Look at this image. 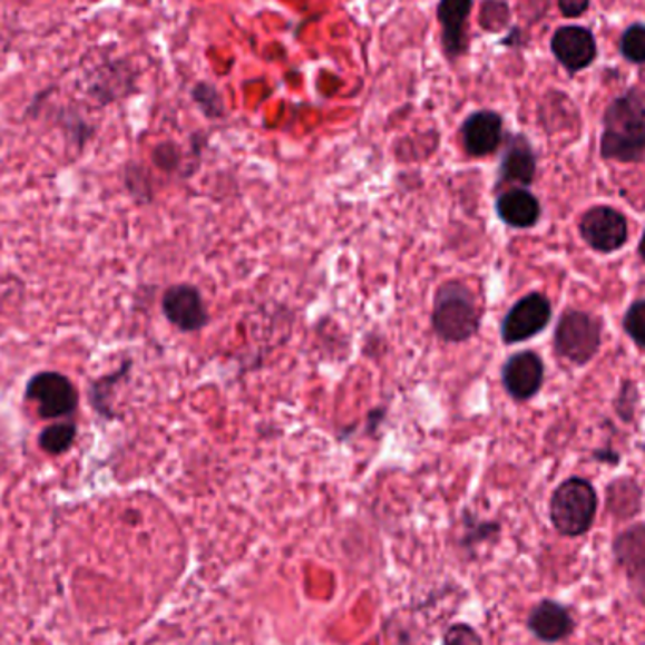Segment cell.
<instances>
[{
	"mask_svg": "<svg viewBox=\"0 0 645 645\" xmlns=\"http://www.w3.org/2000/svg\"><path fill=\"white\" fill-rule=\"evenodd\" d=\"M600 154L606 159L638 163L645 157V92L620 95L604 114Z\"/></svg>",
	"mask_w": 645,
	"mask_h": 645,
	"instance_id": "1",
	"label": "cell"
},
{
	"mask_svg": "<svg viewBox=\"0 0 645 645\" xmlns=\"http://www.w3.org/2000/svg\"><path fill=\"white\" fill-rule=\"evenodd\" d=\"M480 325L481 307L472 290L459 280L442 283L432 307V329L438 339L449 344H461L473 339Z\"/></svg>",
	"mask_w": 645,
	"mask_h": 645,
	"instance_id": "2",
	"label": "cell"
},
{
	"mask_svg": "<svg viewBox=\"0 0 645 645\" xmlns=\"http://www.w3.org/2000/svg\"><path fill=\"white\" fill-rule=\"evenodd\" d=\"M596 514V492L589 481L571 478L557 487L551 498V521L560 535L587 532Z\"/></svg>",
	"mask_w": 645,
	"mask_h": 645,
	"instance_id": "3",
	"label": "cell"
},
{
	"mask_svg": "<svg viewBox=\"0 0 645 645\" xmlns=\"http://www.w3.org/2000/svg\"><path fill=\"white\" fill-rule=\"evenodd\" d=\"M27 400L35 402L38 416L43 419H59L72 416L80 402L75 383L67 375L53 370L32 375L26 389Z\"/></svg>",
	"mask_w": 645,
	"mask_h": 645,
	"instance_id": "4",
	"label": "cell"
},
{
	"mask_svg": "<svg viewBox=\"0 0 645 645\" xmlns=\"http://www.w3.org/2000/svg\"><path fill=\"white\" fill-rule=\"evenodd\" d=\"M600 348V321L585 312H566L555 331V350L576 364H585Z\"/></svg>",
	"mask_w": 645,
	"mask_h": 645,
	"instance_id": "5",
	"label": "cell"
},
{
	"mask_svg": "<svg viewBox=\"0 0 645 645\" xmlns=\"http://www.w3.org/2000/svg\"><path fill=\"white\" fill-rule=\"evenodd\" d=\"M549 320H551V304L547 301V296L530 293L510 307V312L502 321L500 334L505 344H519L544 331Z\"/></svg>",
	"mask_w": 645,
	"mask_h": 645,
	"instance_id": "6",
	"label": "cell"
},
{
	"mask_svg": "<svg viewBox=\"0 0 645 645\" xmlns=\"http://www.w3.org/2000/svg\"><path fill=\"white\" fill-rule=\"evenodd\" d=\"M579 231L596 252L612 253L627 242V219L617 209L595 206L582 217Z\"/></svg>",
	"mask_w": 645,
	"mask_h": 645,
	"instance_id": "7",
	"label": "cell"
},
{
	"mask_svg": "<svg viewBox=\"0 0 645 645\" xmlns=\"http://www.w3.org/2000/svg\"><path fill=\"white\" fill-rule=\"evenodd\" d=\"M163 314L182 332H197L208 325V310L204 306L203 295L189 283H179L165 291Z\"/></svg>",
	"mask_w": 645,
	"mask_h": 645,
	"instance_id": "8",
	"label": "cell"
},
{
	"mask_svg": "<svg viewBox=\"0 0 645 645\" xmlns=\"http://www.w3.org/2000/svg\"><path fill=\"white\" fill-rule=\"evenodd\" d=\"M541 381H544V363L535 351L516 353L502 367V383L511 399H532L540 391Z\"/></svg>",
	"mask_w": 645,
	"mask_h": 645,
	"instance_id": "9",
	"label": "cell"
},
{
	"mask_svg": "<svg viewBox=\"0 0 645 645\" xmlns=\"http://www.w3.org/2000/svg\"><path fill=\"white\" fill-rule=\"evenodd\" d=\"M551 50L568 72H578L596 57L595 37L585 27H563L551 38Z\"/></svg>",
	"mask_w": 645,
	"mask_h": 645,
	"instance_id": "10",
	"label": "cell"
},
{
	"mask_svg": "<svg viewBox=\"0 0 645 645\" xmlns=\"http://www.w3.org/2000/svg\"><path fill=\"white\" fill-rule=\"evenodd\" d=\"M462 146L472 157L495 154L502 144V117L495 111H476L461 127Z\"/></svg>",
	"mask_w": 645,
	"mask_h": 645,
	"instance_id": "11",
	"label": "cell"
},
{
	"mask_svg": "<svg viewBox=\"0 0 645 645\" xmlns=\"http://www.w3.org/2000/svg\"><path fill=\"white\" fill-rule=\"evenodd\" d=\"M472 10V0H440L438 19L442 23V46L449 61H456L467 51L468 16Z\"/></svg>",
	"mask_w": 645,
	"mask_h": 645,
	"instance_id": "12",
	"label": "cell"
},
{
	"mask_svg": "<svg viewBox=\"0 0 645 645\" xmlns=\"http://www.w3.org/2000/svg\"><path fill=\"white\" fill-rule=\"evenodd\" d=\"M498 173H500L498 185L527 187L532 184L536 174V155L525 136H511L508 140Z\"/></svg>",
	"mask_w": 645,
	"mask_h": 645,
	"instance_id": "13",
	"label": "cell"
},
{
	"mask_svg": "<svg viewBox=\"0 0 645 645\" xmlns=\"http://www.w3.org/2000/svg\"><path fill=\"white\" fill-rule=\"evenodd\" d=\"M497 214L514 228L535 227L540 219L538 198L525 187H511L497 198Z\"/></svg>",
	"mask_w": 645,
	"mask_h": 645,
	"instance_id": "14",
	"label": "cell"
},
{
	"mask_svg": "<svg viewBox=\"0 0 645 645\" xmlns=\"http://www.w3.org/2000/svg\"><path fill=\"white\" fill-rule=\"evenodd\" d=\"M529 628L536 638L544 639V642H559L570 636L574 631V620L565 606L554 600H544L532 609Z\"/></svg>",
	"mask_w": 645,
	"mask_h": 645,
	"instance_id": "15",
	"label": "cell"
},
{
	"mask_svg": "<svg viewBox=\"0 0 645 645\" xmlns=\"http://www.w3.org/2000/svg\"><path fill=\"white\" fill-rule=\"evenodd\" d=\"M130 372V361H125L119 370L111 372V374L102 375L99 380H95L89 389V400L91 405L99 412V416L106 419H114V408H111V399H114V391H116L119 381L124 380L125 375Z\"/></svg>",
	"mask_w": 645,
	"mask_h": 645,
	"instance_id": "16",
	"label": "cell"
},
{
	"mask_svg": "<svg viewBox=\"0 0 645 645\" xmlns=\"http://www.w3.org/2000/svg\"><path fill=\"white\" fill-rule=\"evenodd\" d=\"M78 437V429L75 423H57L46 427L38 437V446L48 456H62L72 448Z\"/></svg>",
	"mask_w": 645,
	"mask_h": 645,
	"instance_id": "17",
	"label": "cell"
},
{
	"mask_svg": "<svg viewBox=\"0 0 645 645\" xmlns=\"http://www.w3.org/2000/svg\"><path fill=\"white\" fill-rule=\"evenodd\" d=\"M615 554L625 565H639L645 563V527L639 525L620 536L615 544Z\"/></svg>",
	"mask_w": 645,
	"mask_h": 645,
	"instance_id": "18",
	"label": "cell"
},
{
	"mask_svg": "<svg viewBox=\"0 0 645 645\" xmlns=\"http://www.w3.org/2000/svg\"><path fill=\"white\" fill-rule=\"evenodd\" d=\"M620 51L627 57L628 61L636 65L645 62V26L628 27L623 38H620Z\"/></svg>",
	"mask_w": 645,
	"mask_h": 645,
	"instance_id": "19",
	"label": "cell"
},
{
	"mask_svg": "<svg viewBox=\"0 0 645 645\" xmlns=\"http://www.w3.org/2000/svg\"><path fill=\"white\" fill-rule=\"evenodd\" d=\"M193 97L197 100V105L203 108L204 114L208 117H222L225 114V106H223L222 95L217 92L214 86L208 84H198L193 91Z\"/></svg>",
	"mask_w": 645,
	"mask_h": 645,
	"instance_id": "20",
	"label": "cell"
},
{
	"mask_svg": "<svg viewBox=\"0 0 645 645\" xmlns=\"http://www.w3.org/2000/svg\"><path fill=\"white\" fill-rule=\"evenodd\" d=\"M625 331L634 344L645 350V301L634 302L625 315Z\"/></svg>",
	"mask_w": 645,
	"mask_h": 645,
	"instance_id": "21",
	"label": "cell"
},
{
	"mask_svg": "<svg viewBox=\"0 0 645 645\" xmlns=\"http://www.w3.org/2000/svg\"><path fill=\"white\" fill-rule=\"evenodd\" d=\"M443 645H481V638L468 625H453L443 636Z\"/></svg>",
	"mask_w": 645,
	"mask_h": 645,
	"instance_id": "22",
	"label": "cell"
},
{
	"mask_svg": "<svg viewBox=\"0 0 645 645\" xmlns=\"http://www.w3.org/2000/svg\"><path fill=\"white\" fill-rule=\"evenodd\" d=\"M590 0H559L560 12L566 18H579L589 8Z\"/></svg>",
	"mask_w": 645,
	"mask_h": 645,
	"instance_id": "23",
	"label": "cell"
},
{
	"mask_svg": "<svg viewBox=\"0 0 645 645\" xmlns=\"http://www.w3.org/2000/svg\"><path fill=\"white\" fill-rule=\"evenodd\" d=\"M639 255H642V258L645 261V233L644 236H642V242H639Z\"/></svg>",
	"mask_w": 645,
	"mask_h": 645,
	"instance_id": "24",
	"label": "cell"
}]
</instances>
